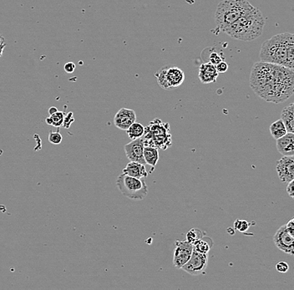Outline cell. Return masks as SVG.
Masks as SVG:
<instances>
[{
  "mask_svg": "<svg viewBox=\"0 0 294 290\" xmlns=\"http://www.w3.org/2000/svg\"><path fill=\"white\" fill-rule=\"evenodd\" d=\"M58 111V109L56 107H50L49 110V115H53L54 113H56Z\"/></svg>",
  "mask_w": 294,
  "mask_h": 290,
  "instance_id": "obj_35",
  "label": "cell"
},
{
  "mask_svg": "<svg viewBox=\"0 0 294 290\" xmlns=\"http://www.w3.org/2000/svg\"><path fill=\"white\" fill-rule=\"evenodd\" d=\"M286 227H287V231L292 234V236H294V218H292V220L287 222Z\"/></svg>",
  "mask_w": 294,
  "mask_h": 290,
  "instance_id": "obj_33",
  "label": "cell"
},
{
  "mask_svg": "<svg viewBox=\"0 0 294 290\" xmlns=\"http://www.w3.org/2000/svg\"><path fill=\"white\" fill-rule=\"evenodd\" d=\"M288 35L289 33L279 34L264 41L260 50L261 61L286 67Z\"/></svg>",
  "mask_w": 294,
  "mask_h": 290,
  "instance_id": "obj_4",
  "label": "cell"
},
{
  "mask_svg": "<svg viewBox=\"0 0 294 290\" xmlns=\"http://www.w3.org/2000/svg\"><path fill=\"white\" fill-rule=\"evenodd\" d=\"M155 77L162 89L170 91L182 85L184 82L185 74L178 67L166 66L155 73Z\"/></svg>",
  "mask_w": 294,
  "mask_h": 290,
  "instance_id": "obj_7",
  "label": "cell"
},
{
  "mask_svg": "<svg viewBox=\"0 0 294 290\" xmlns=\"http://www.w3.org/2000/svg\"><path fill=\"white\" fill-rule=\"evenodd\" d=\"M65 113L62 111H57L53 115L48 117L45 120L47 124L50 125V126H54L55 127H61L63 126L64 119H65Z\"/></svg>",
  "mask_w": 294,
  "mask_h": 290,
  "instance_id": "obj_22",
  "label": "cell"
},
{
  "mask_svg": "<svg viewBox=\"0 0 294 290\" xmlns=\"http://www.w3.org/2000/svg\"><path fill=\"white\" fill-rule=\"evenodd\" d=\"M276 269H277V271L279 272V273L285 274V273H287V272L288 271L289 266H288L287 263L284 262V261H280V262L277 263Z\"/></svg>",
  "mask_w": 294,
  "mask_h": 290,
  "instance_id": "obj_28",
  "label": "cell"
},
{
  "mask_svg": "<svg viewBox=\"0 0 294 290\" xmlns=\"http://www.w3.org/2000/svg\"><path fill=\"white\" fill-rule=\"evenodd\" d=\"M193 244L189 242L175 241V249H174V255H173V265L177 269H182L184 266L193 253Z\"/></svg>",
  "mask_w": 294,
  "mask_h": 290,
  "instance_id": "obj_9",
  "label": "cell"
},
{
  "mask_svg": "<svg viewBox=\"0 0 294 290\" xmlns=\"http://www.w3.org/2000/svg\"><path fill=\"white\" fill-rule=\"evenodd\" d=\"M143 138L145 146L164 151L168 149L172 145L170 125L167 122H162L160 119H155L145 127Z\"/></svg>",
  "mask_w": 294,
  "mask_h": 290,
  "instance_id": "obj_5",
  "label": "cell"
},
{
  "mask_svg": "<svg viewBox=\"0 0 294 290\" xmlns=\"http://www.w3.org/2000/svg\"><path fill=\"white\" fill-rule=\"evenodd\" d=\"M62 135H61L58 131H56V132H49V140L52 144H54V145H58V144H61V141H62Z\"/></svg>",
  "mask_w": 294,
  "mask_h": 290,
  "instance_id": "obj_25",
  "label": "cell"
},
{
  "mask_svg": "<svg viewBox=\"0 0 294 290\" xmlns=\"http://www.w3.org/2000/svg\"><path fill=\"white\" fill-rule=\"evenodd\" d=\"M249 226V223L245 220H237L234 223L235 228L241 233L246 232L248 229Z\"/></svg>",
  "mask_w": 294,
  "mask_h": 290,
  "instance_id": "obj_26",
  "label": "cell"
},
{
  "mask_svg": "<svg viewBox=\"0 0 294 290\" xmlns=\"http://www.w3.org/2000/svg\"><path fill=\"white\" fill-rule=\"evenodd\" d=\"M218 75H219V73L217 72L216 66L210 62L201 64L199 67V80L202 84L215 83L217 81Z\"/></svg>",
  "mask_w": 294,
  "mask_h": 290,
  "instance_id": "obj_14",
  "label": "cell"
},
{
  "mask_svg": "<svg viewBox=\"0 0 294 290\" xmlns=\"http://www.w3.org/2000/svg\"><path fill=\"white\" fill-rule=\"evenodd\" d=\"M253 8L248 0H223L217 5L216 10L217 31L224 32L229 26Z\"/></svg>",
  "mask_w": 294,
  "mask_h": 290,
  "instance_id": "obj_3",
  "label": "cell"
},
{
  "mask_svg": "<svg viewBox=\"0 0 294 290\" xmlns=\"http://www.w3.org/2000/svg\"><path fill=\"white\" fill-rule=\"evenodd\" d=\"M122 173L131 176L133 178H140V179H144L149 175V172L147 171L145 165L137 162H129L126 167L123 169Z\"/></svg>",
  "mask_w": 294,
  "mask_h": 290,
  "instance_id": "obj_16",
  "label": "cell"
},
{
  "mask_svg": "<svg viewBox=\"0 0 294 290\" xmlns=\"http://www.w3.org/2000/svg\"><path fill=\"white\" fill-rule=\"evenodd\" d=\"M273 241L279 250L290 255H294V236L287 231L286 224L278 228L273 237Z\"/></svg>",
  "mask_w": 294,
  "mask_h": 290,
  "instance_id": "obj_10",
  "label": "cell"
},
{
  "mask_svg": "<svg viewBox=\"0 0 294 290\" xmlns=\"http://www.w3.org/2000/svg\"><path fill=\"white\" fill-rule=\"evenodd\" d=\"M287 68L294 70V34L288 35L287 44Z\"/></svg>",
  "mask_w": 294,
  "mask_h": 290,
  "instance_id": "obj_20",
  "label": "cell"
},
{
  "mask_svg": "<svg viewBox=\"0 0 294 290\" xmlns=\"http://www.w3.org/2000/svg\"><path fill=\"white\" fill-rule=\"evenodd\" d=\"M203 232H201V230L197 229V228H192L189 230L187 234V241L189 242L191 244H193L196 240L201 239L203 238L202 234Z\"/></svg>",
  "mask_w": 294,
  "mask_h": 290,
  "instance_id": "obj_24",
  "label": "cell"
},
{
  "mask_svg": "<svg viewBox=\"0 0 294 290\" xmlns=\"http://www.w3.org/2000/svg\"><path fill=\"white\" fill-rule=\"evenodd\" d=\"M222 61H223V58H222V57L221 56V54H218L217 52H213V53L210 54V56H209V62L213 64L214 66H216V65L220 63V62Z\"/></svg>",
  "mask_w": 294,
  "mask_h": 290,
  "instance_id": "obj_27",
  "label": "cell"
},
{
  "mask_svg": "<svg viewBox=\"0 0 294 290\" xmlns=\"http://www.w3.org/2000/svg\"><path fill=\"white\" fill-rule=\"evenodd\" d=\"M75 119L73 117V113L70 112L68 115H65V119H64L63 127L65 128H70V125L72 124Z\"/></svg>",
  "mask_w": 294,
  "mask_h": 290,
  "instance_id": "obj_29",
  "label": "cell"
},
{
  "mask_svg": "<svg viewBox=\"0 0 294 290\" xmlns=\"http://www.w3.org/2000/svg\"><path fill=\"white\" fill-rule=\"evenodd\" d=\"M6 47V43H2L0 44V57L2 56L3 53H4V49Z\"/></svg>",
  "mask_w": 294,
  "mask_h": 290,
  "instance_id": "obj_34",
  "label": "cell"
},
{
  "mask_svg": "<svg viewBox=\"0 0 294 290\" xmlns=\"http://www.w3.org/2000/svg\"><path fill=\"white\" fill-rule=\"evenodd\" d=\"M136 114L133 110L122 108L114 117V124L117 128L126 131L134 122H136Z\"/></svg>",
  "mask_w": 294,
  "mask_h": 290,
  "instance_id": "obj_13",
  "label": "cell"
},
{
  "mask_svg": "<svg viewBox=\"0 0 294 290\" xmlns=\"http://www.w3.org/2000/svg\"><path fill=\"white\" fill-rule=\"evenodd\" d=\"M270 133L273 138L278 140V139L283 137L284 135L287 133V128L285 126L283 120H278L273 122V124L270 126Z\"/></svg>",
  "mask_w": 294,
  "mask_h": 290,
  "instance_id": "obj_19",
  "label": "cell"
},
{
  "mask_svg": "<svg viewBox=\"0 0 294 290\" xmlns=\"http://www.w3.org/2000/svg\"><path fill=\"white\" fill-rule=\"evenodd\" d=\"M75 67H76V66H75V64L73 63V62H68V63H66L65 66H64V70H65L66 73L71 74V73L75 71Z\"/></svg>",
  "mask_w": 294,
  "mask_h": 290,
  "instance_id": "obj_31",
  "label": "cell"
},
{
  "mask_svg": "<svg viewBox=\"0 0 294 290\" xmlns=\"http://www.w3.org/2000/svg\"><path fill=\"white\" fill-rule=\"evenodd\" d=\"M5 42V38L3 37L2 35H0V44H2V43Z\"/></svg>",
  "mask_w": 294,
  "mask_h": 290,
  "instance_id": "obj_36",
  "label": "cell"
},
{
  "mask_svg": "<svg viewBox=\"0 0 294 290\" xmlns=\"http://www.w3.org/2000/svg\"><path fill=\"white\" fill-rule=\"evenodd\" d=\"M276 147L283 157H294V133L287 132L283 137L278 139Z\"/></svg>",
  "mask_w": 294,
  "mask_h": 290,
  "instance_id": "obj_15",
  "label": "cell"
},
{
  "mask_svg": "<svg viewBox=\"0 0 294 290\" xmlns=\"http://www.w3.org/2000/svg\"><path fill=\"white\" fill-rule=\"evenodd\" d=\"M216 69H217V72L225 73L228 70V65L224 61H221L220 63L216 65Z\"/></svg>",
  "mask_w": 294,
  "mask_h": 290,
  "instance_id": "obj_30",
  "label": "cell"
},
{
  "mask_svg": "<svg viewBox=\"0 0 294 290\" xmlns=\"http://www.w3.org/2000/svg\"><path fill=\"white\" fill-rule=\"evenodd\" d=\"M144 159L145 164L152 166V171L157 166V162L159 161L158 149L154 147L145 146L144 148Z\"/></svg>",
  "mask_w": 294,
  "mask_h": 290,
  "instance_id": "obj_18",
  "label": "cell"
},
{
  "mask_svg": "<svg viewBox=\"0 0 294 290\" xmlns=\"http://www.w3.org/2000/svg\"><path fill=\"white\" fill-rule=\"evenodd\" d=\"M192 244H193V248L195 250L197 251L199 253L208 254V252L210 251L211 247L213 245V243L209 244V242L205 241L204 239H201L196 240Z\"/></svg>",
  "mask_w": 294,
  "mask_h": 290,
  "instance_id": "obj_23",
  "label": "cell"
},
{
  "mask_svg": "<svg viewBox=\"0 0 294 290\" xmlns=\"http://www.w3.org/2000/svg\"><path fill=\"white\" fill-rule=\"evenodd\" d=\"M115 183L122 195L132 200H143L148 193V187L144 179L122 173Z\"/></svg>",
  "mask_w": 294,
  "mask_h": 290,
  "instance_id": "obj_6",
  "label": "cell"
},
{
  "mask_svg": "<svg viewBox=\"0 0 294 290\" xmlns=\"http://www.w3.org/2000/svg\"><path fill=\"white\" fill-rule=\"evenodd\" d=\"M265 26V19L259 9L253 8L243 14L224 31L234 40L252 41L261 36Z\"/></svg>",
  "mask_w": 294,
  "mask_h": 290,
  "instance_id": "obj_2",
  "label": "cell"
},
{
  "mask_svg": "<svg viewBox=\"0 0 294 290\" xmlns=\"http://www.w3.org/2000/svg\"><path fill=\"white\" fill-rule=\"evenodd\" d=\"M208 254L199 253L194 249L192 256L188 260V262L182 266V270L187 272V274L197 276L201 274H205V269L208 268Z\"/></svg>",
  "mask_w": 294,
  "mask_h": 290,
  "instance_id": "obj_8",
  "label": "cell"
},
{
  "mask_svg": "<svg viewBox=\"0 0 294 290\" xmlns=\"http://www.w3.org/2000/svg\"><path fill=\"white\" fill-rule=\"evenodd\" d=\"M124 148L126 157L131 162H140L145 165V159H144L145 142H144L143 136L140 138L132 140L131 142L127 143Z\"/></svg>",
  "mask_w": 294,
  "mask_h": 290,
  "instance_id": "obj_11",
  "label": "cell"
},
{
  "mask_svg": "<svg viewBox=\"0 0 294 290\" xmlns=\"http://www.w3.org/2000/svg\"><path fill=\"white\" fill-rule=\"evenodd\" d=\"M283 122H284L287 132L294 133V101L292 104L283 108L281 114Z\"/></svg>",
  "mask_w": 294,
  "mask_h": 290,
  "instance_id": "obj_17",
  "label": "cell"
},
{
  "mask_svg": "<svg viewBox=\"0 0 294 290\" xmlns=\"http://www.w3.org/2000/svg\"><path fill=\"white\" fill-rule=\"evenodd\" d=\"M287 194L289 195V197L294 199V179L288 183V185L287 187Z\"/></svg>",
  "mask_w": 294,
  "mask_h": 290,
  "instance_id": "obj_32",
  "label": "cell"
},
{
  "mask_svg": "<svg viewBox=\"0 0 294 290\" xmlns=\"http://www.w3.org/2000/svg\"><path fill=\"white\" fill-rule=\"evenodd\" d=\"M250 86L264 101L282 103L294 94V70L263 61L257 62L251 70Z\"/></svg>",
  "mask_w": 294,
  "mask_h": 290,
  "instance_id": "obj_1",
  "label": "cell"
},
{
  "mask_svg": "<svg viewBox=\"0 0 294 290\" xmlns=\"http://www.w3.org/2000/svg\"><path fill=\"white\" fill-rule=\"evenodd\" d=\"M126 132L131 140H136V139L142 137L145 132V127H143L142 124L140 122H135L126 130Z\"/></svg>",
  "mask_w": 294,
  "mask_h": 290,
  "instance_id": "obj_21",
  "label": "cell"
},
{
  "mask_svg": "<svg viewBox=\"0 0 294 290\" xmlns=\"http://www.w3.org/2000/svg\"><path fill=\"white\" fill-rule=\"evenodd\" d=\"M278 178L283 183H288L294 179V157H283L276 166Z\"/></svg>",
  "mask_w": 294,
  "mask_h": 290,
  "instance_id": "obj_12",
  "label": "cell"
}]
</instances>
